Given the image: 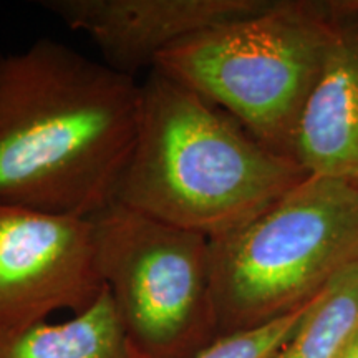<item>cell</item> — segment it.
Segmentation results:
<instances>
[{"mask_svg":"<svg viewBox=\"0 0 358 358\" xmlns=\"http://www.w3.org/2000/svg\"><path fill=\"white\" fill-rule=\"evenodd\" d=\"M141 85L55 40L0 55V204L90 219L116 201Z\"/></svg>","mask_w":358,"mask_h":358,"instance_id":"obj_1","label":"cell"},{"mask_svg":"<svg viewBox=\"0 0 358 358\" xmlns=\"http://www.w3.org/2000/svg\"><path fill=\"white\" fill-rule=\"evenodd\" d=\"M308 174L232 116L158 70L115 203L208 239L237 229Z\"/></svg>","mask_w":358,"mask_h":358,"instance_id":"obj_2","label":"cell"},{"mask_svg":"<svg viewBox=\"0 0 358 358\" xmlns=\"http://www.w3.org/2000/svg\"><path fill=\"white\" fill-rule=\"evenodd\" d=\"M334 27L312 7L271 2L163 52L153 69L226 111L292 158L295 128L324 66Z\"/></svg>","mask_w":358,"mask_h":358,"instance_id":"obj_3","label":"cell"},{"mask_svg":"<svg viewBox=\"0 0 358 358\" xmlns=\"http://www.w3.org/2000/svg\"><path fill=\"white\" fill-rule=\"evenodd\" d=\"M358 264V187L307 176L237 229L211 239L214 307L264 324Z\"/></svg>","mask_w":358,"mask_h":358,"instance_id":"obj_4","label":"cell"},{"mask_svg":"<svg viewBox=\"0 0 358 358\" xmlns=\"http://www.w3.org/2000/svg\"><path fill=\"white\" fill-rule=\"evenodd\" d=\"M90 219L103 285L143 355L194 347L214 308L211 239L120 203Z\"/></svg>","mask_w":358,"mask_h":358,"instance_id":"obj_5","label":"cell"},{"mask_svg":"<svg viewBox=\"0 0 358 358\" xmlns=\"http://www.w3.org/2000/svg\"><path fill=\"white\" fill-rule=\"evenodd\" d=\"M103 289L92 219L0 204V335L82 312Z\"/></svg>","mask_w":358,"mask_h":358,"instance_id":"obj_6","label":"cell"},{"mask_svg":"<svg viewBox=\"0 0 358 358\" xmlns=\"http://www.w3.org/2000/svg\"><path fill=\"white\" fill-rule=\"evenodd\" d=\"M43 8L87 34L105 64L133 77L158 57L209 27L256 13L262 0H45Z\"/></svg>","mask_w":358,"mask_h":358,"instance_id":"obj_7","label":"cell"},{"mask_svg":"<svg viewBox=\"0 0 358 358\" xmlns=\"http://www.w3.org/2000/svg\"><path fill=\"white\" fill-rule=\"evenodd\" d=\"M292 158L308 176L358 187V27H334L324 66L303 106Z\"/></svg>","mask_w":358,"mask_h":358,"instance_id":"obj_8","label":"cell"},{"mask_svg":"<svg viewBox=\"0 0 358 358\" xmlns=\"http://www.w3.org/2000/svg\"><path fill=\"white\" fill-rule=\"evenodd\" d=\"M0 358H146L129 337L108 289L62 324L0 335Z\"/></svg>","mask_w":358,"mask_h":358,"instance_id":"obj_9","label":"cell"},{"mask_svg":"<svg viewBox=\"0 0 358 358\" xmlns=\"http://www.w3.org/2000/svg\"><path fill=\"white\" fill-rule=\"evenodd\" d=\"M358 330V264L313 297L308 310L274 358H338Z\"/></svg>","mask_w":358,"mask_h":358,"instance_id":"obj_10","label":"cell"},{"mask_svg":"<svg viewBox=\"0 0 358 358\" xmlns=\"http://www.w3.org/2000/svg\"><path fill=\"white\" fill-rule=\"evenodd\" d=\"M312 301L264 324L222 335L189 358H274L301 325Z\"/></svg>","mask_w":358,"mask_h":358,"instance_id":"obj_11","label":"cell"},{"mask_svg":"<svg viewBox=\"0 0 358 358\" xmlns=\"http://www.w3.org/2000/svg\"><path fill=\"white\" fill-rule=\"evenodd\" d=\"M338 358H358V330L350 342L347 343V347L343 348V352L340 353Z\"/></svg>","mask_w":358,"mask_h":358,"instance_id":"obj_12","label":"cell"}]
</instances>
